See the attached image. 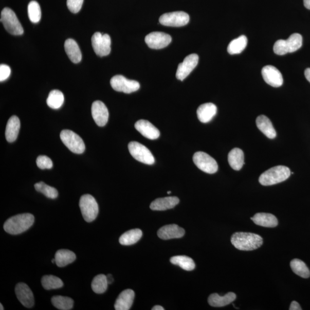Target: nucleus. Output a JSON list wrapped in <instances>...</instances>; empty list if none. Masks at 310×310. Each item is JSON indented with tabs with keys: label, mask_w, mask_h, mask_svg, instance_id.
<instances>
[{
	"label": "nucleus",
	"mask_w": 310,
	"mask_h": 310,
	"mask_svg": "<svg viewBox=\"0 0 310 310\" xmlns=\"http://www.w3.org/2000/svg\"><path fill=\"white\" fill-rule=\"evenodd\" d=\"M34 221V216L31 214H18L6 221L4 225V229L9 234H21L30 228Z\"/></svg>",
	"instance_id": "1"
},
{
	"label": "nucleus",
	"mask_w": 310,
	"mask_h": 310,
	"mask_svg": "<svg viewBox=\"0 0 310 310\" xmlns=\"http://www.w3.org/2000/svg\"><path fill=\"white\" fill-rule=\"evenodd\" d=\"M231 243L239 250L250 251L260 248L263 241L262 238L257 234L238 232L232 235Z\"/></svg>",
	"instance_id": "2"
},
{
	"label": "nucleus",
	"mask_w": 310,
	"mask_h": 310,
	"mask_svg": "<svg viewBox=\"0 0 310 310\" xmlns=\"http://www.w3.org/2000/svg\"><path fill=\"white\" fill-rule=\"evenodd\" d=\"M291 172L286 166H278L263 172L259 181L263 186H272L286 180Z\"/></svg>",
	"instance_id": "3"
},
{
	"label": "nucleus",
	"mask_w": 310,
	"mask_h": 310,
	"mask_svg": "<svg viewBox=\"0 0 310 310\" xmlns=\"http://www.w3.org/2000/svg\"><path fill=\"white\" fill-rule=\"evenodd\" d=\"M303 38L299 33L292 34L287 40L278 41L274 44L273 51L279 56L297 51L302 46Z\"/></svg>",
	"instance_id": "4"
},
{
	"label": "nucleus",
	"mask_w": 310,
	"mask_h": 310,
	"mask_svg": "<svg viewBox=\"0 0 310 310\" xmlns=\"http://www.w3.org/2000/svg\"><path fill=\"white\" fill-rule=\"evenodd\" d=\"M1 22L6 30L13 35H21L24 29L15 13L11 9L5 8L1 13Z\"/></svg>",
	"instance_id": "5"
},
{
	"label": "nucleus",
	"mask_w": 310,
	"mask_h": 310,
	"mask_svg": "<svg viewBox=\"0 0 310 310\" xmlns=\"http://www.w3.org/2000/svg\"><path fill=\"white\" fill-rule=\"evenodd\" d=\"M80 208L83 218L87 223L95 221L99 213V207L96 200L90 194L81 196L80 200Z\"/></svg>",
	"instance_id": "6"
},
{
	"label": "nucleus",
	"mask_w": 310,
	"mask_h": 310,
	"mask_svg": "<svg viewBox=\"0 0 310 310\" xmlns=\"http://www.w3.org/2000/svg\"><path fill=\"white\" fill-rule=\"evenodd\" d=\"M61 139L73 153L81 154L85 150V145L82 138L70 130H63L61 133Z\"/></svg>",
	"instance_id": "7"
},
{
	"label": "nucleus",
	"mask_w": 310,
	"mask_h": 310,
	"mask_svg": "<svg viewBox=\"0 0 310 310\" xmlns=\"http://www.w3.org/2000/svg\"><path fill=\"white\" fill-rule=\"evenodd\" d=\"M129 150L131 155L134 158L148 165L155 163V158L151 151L147 148L137 141H132L129 144Z\"/></svg>",
	"instance_id": "8"
},
{
	"label": "nucleus",
	"mask_w": 310,
	"mask_h": 310,
	"mask_svg": "<svg viewBox=\"0 0 310 310\" xmlns=\"http://www.w3.org/2000/svg\"><path fill=\"white\" fill-rule=\"evenodd\" d=\"M92 44L98 56H107L111 51V39L109 34L96 32L92 38Z\"/></svg>",
	"instance_id": "9"
},
{
	"label": "nucleus",
	"mask_w": 310,
	"mask_h": 310,
	"mask_svg": "<svg viewBox=\"0 0 310 310\" xmlns=\"http://www.w3.org/2000/svg\"><path fill=\"white\" fill-rule=\"evenodd\" d=\"M193 161L195 166L206 173L213 174L218 171V166L215 160L205 152H196Z\"/></svg>",
	"instance_id": "10"
},
{
	"label": "nucleus",
	"mask_w": 310,
	"mask_h": 310,
	"mask_svg": "<svg viewBox=\"0 0 310 310\" xmlns=\"http://www.w3.org/2000/svg\"><path fill=\"white\" fill-rule=\"evenodd\" d=\"M111 85L115 90L126 94L137 91L140 87V83L137 81L130 80L121 75L113 77L111 80Z\"/></svg>",
	"instance_id": "11"
},
{
	"label": "nucleus",
	"mask_w": 310,
	"mask_h": 310,
	"mask_svg": "<svg viewBox=\"0 0 310 310\" xmlns=\"http://www.w3.org/2000/svg\"><path fill=\"white\" fill-rule=\"evenodd\" d=\"M189 21V14L182 11L167 13L161 15L159 19V22L162 25L174 27L186 26Z\"/></svg>",
	"instance_id": "12"
},
{
	"label": "nucleus",
	"mask_w": 310,
	"mask_h": 310,
	"mask_svg": "<svg viewBox=\"0 0 310 310\" xmlns=\"http://www.w3.org/2000/svg\"><path fill=\"white\" fill-rule=\"evenodd\" d=\"M171 41L172 38L170 34L160 32L150 33L145 38L148 46L156 50L168 46Z\"/></svg>",
	"instance_id": "13"
},
{
	"label": "nucleus",
	"mask_w": 310,
	"mask_h": 310,
	"mask_svg": "<svg viewBox=\"0 0 310 310\" xmlns=\"http://www.w3.org/2000/svg\"><path fill=\"white\" fill-rule=\"evenodd\" d=\"M198 61L199 57L197 54L193 53L186 57L177 69L176 78L180 81H184L197 66Z\"/></svg>",
	"instance_id": "14"
},
{
	"label": "nucleus",
	"mask_w": 310,
	"mask_h": 310,
	"mask_svg": "<svg viewBox=\"0 0 310 310\" xmlns=\"http://www.w3.org/2000/svg\"><path fill=\"white\" fill-rule=\"evenodd\" d=\"M264 80L270 86L274 87L281 86L283 83L282 73L273 66H266L262 71Z\"/></svg>",
	"instance_id": "15"
},
{
	"label": "nucleus",
	"mask_w": 310,
	"mask_h": 310,
	"mask_svg": "<svg viewBox=\"0 0 310 310\" xmlns=\"http://www.w3.org/2000/svg\"><path fill=\"white\" fill-rule=\"evenodd\" d=\"M92 115L98 126H104L109 119V111L106 105L100 101L93 103Z\"/></svg>",
	"instance_id": "16"
},
{
	"label": "nucleus",
	"mask_w": 310,
	"mask_h": 310,
	"mask_svg": "<svg viewBox=\"0 0 310 310\" xmlns=\"http://www.w3.org/2000/svg\"><path fill=\"white\" fill-rule=\"evenodd\" d=\"M16 297L24 307L31 308L33 306L34 299L33 293L28 285L23 283H19L15 288Z\"/></svg>",
	"instance_id": "17"
},
{
	"label": "nucleus",
	"mask_w": 310,
	"mask_h": 310,
	"mask_svg": "<svg viewBox=\"0 0 310 310\" xmlns=\"http://www.w3.org/2000/svg\"><path fill=\"white\" fill-rule=\"evenodd\" d=\"M135 126L136 130L147 139L155 140L158 139L160 136V131L149 121H138L136 122Z\"/></svg>",
	"instance_id": "18"
},
{
	"label": "nucleus",
	"mask_w": 310,
	"mask_h": 310,
	"mask_svg": "<svg viewBox=\"0 0 310 310\" xmlns=\"http://www.w3.org/2000/svg\"><path fill=\"white\" fill-rule=\"evenodd\" d=\"M185 234V230L175 224L163 226L157 232L158 237L163 240L180 239L184 237Z\"/></svg>",
	"instance_id": "19"
},
{
	"label": "nucleus",
	"mask_w": 310,
	"mask_h": 310,
	"mask_svg": "<svg viewBox=\"0 0 310 310\" xmlns=\"http://www.w3.org/2000/svg\"><path fill=\"white\" fill-rule=\"evenodd\" d=\"M135 292L132 289H127L123 291L117 298L115 304L116 310H129L134 302Z\"/></svg>",
	"instance_id": "20"
},
{
	"label": "nucleus",
	"mask_w": 310,
	"mask_h": 310,
	"mask_svg": "<svg viewBox=\"0 0 310 310\" xmlns=\"http://www.w3.org/2000/svg\"><path fill=\"white\" fill-rule=\"evenodd\" d=\"M179 203V199L176 196H168V197L156 199L152 202L150 208L152 210L165 211L174 208Z\"/></svg>",
	"instance_id": "21"
},
{
	"label": "nucleus",
	"mask_w": 310,
	"mask_h": 310,
	"mask_svg": "<svg viewBox=\"0 0 310 310\" xmlns=\"http://www.w3.org/2000/svg\"><path fill=\"white\" fill-rule=\"evenodd\" d=\"M217 112V108L213 103H206L199 106L197 116L199 120L203 123H208L213 119Z\"/></svg>",
	"instance_id": "22"
},
{
	"label": "nucleus",
	"mask_w": 310,
	"mask_h": 310,
	"mask_svg": "<svg viewBox=\"0 0 310 310\" xmlns=\"http://www.w3.org/2000/svg\"><path fill=\"white\" fill-rule=\"evenodd\" d=\"M257 225L266 228H275L278 225V220L276 216L270 213H259L256 214L250 218Z\"/></svg>",
	"instance_id": "23"
},
{
	"label": "nucleus",
	"mask_w": 310,
	"mask_h": 310,
	"mask_svg": "<svg viewBox=\"0 0 310 310\" xmlns=\"http://www.w3.org/2000/svg\"><path fill=\"white\" fill-rule=\"evenodd\" d=\"M257 125L259 130L269 139H273L277 136L272 123L267 116H259L257 119Z\"/></svg>",
	"instance_id": "24"
},
{
	"label": "nucleus",
	"mask_w": 310,
	"mask_h": 310,
	"mask_svg": "<svg viewBox=\"0 0 310 310\" xmlns=\"http://www.w3.org/2000/svg\"><path fill=\"white\" fill-rule=\"evenodd\" d=\"M236 295L233 293H229L224 296H220L218 294L210 295L208 302L210 306L215 307H221L227 306L235 301Z\"/></svg>",
	"instance_id": "25"
},
{
	"label": "nucleus",
	"mask_w": 310,
	"mask_h": 310,
	"mask_svg": "<svg viewBox=\"0 0 310 310\" xmlns=\"http://www.w3.org/2000/svg\"><path fill=\"white\" fill-rule=\"evenodd\" d=\"M65 49L69 59L74 63H80L82 60V53L77 43L72 39H67Z\"/></svg>",
	"instance_id": "26"
},
{
	"label": "nucleus",
	"mask_w": 310,
	"mask_h": 310,
	"mask_svg": "<svg viewBox=\"0 0 310 310\" xmlns=\"http://www.w3.org/2000/svg\"><path fill=\"white\" fill-rule=\"evenodd\" d=\"M20 129H21V121L16 116H12L9 119L6 131V137L7 141L13 142L17 139Z\"/></svg>",
	"instance_id": "27"
},
{
	"label": "nucleus",
	"mask_w": 310,
	"mask_h": 310,
	"mask_svg": "<svg viewBox=\"0 0 310 310\" xmlns=\"http://www.w3.org/2000/svg\"><path fill=\"white\" fill-rule=\"evenodd\" d=\"M56 263L59 267H64L70 264L76 259V255L71 250L61 249L55 255Z\"/></svg>",
	"instance_id": "28"
},
{
	"label": "nucleus",
	"mask_w": 310,
	"mask_h": 310,
	"mask_svg": "<svg viewBox=\"0 0 310 310\" xmlns=\"http://www.w3.org/2000/svg\"><path fill=\"white\" fill-rule=\"evenodd\" d=\"M228 162L232 168L236 171H239L244 165V155L242 150L238 148L233 149L229 153Z\"/></svg>",
	"instance_id": "29"
},
{
	"label": "nucleus",
	"mask_w": 310,
	"mask_h": 310,
	"mask_svg": "<svg viewBox=\"0 0 310 310\" xmlns=\"http://www.w3.org/2000/svg\"><path fill=\"white\" fill-rule=\"evenodd\" d=\"M142 235V231L140 229H132L121 235L119 242L122 245L135 244L141 239Z\"/></svg>",
	"instance_id": "30"
},
{
	"label": "nucleus",
	"mask_w": 310,
	"mask_h": 310,
	"mask_svg": "<svg viewBox=\"0 0 310 310\" xmlns=\"http://www.w3.org/2000/svg\"><path fill=\"white\" fill-rule=\"evenodd\" d=\"M170 262L172 264L178 265L185 270H188V271H191L195 268L194 260L186 256H176V257H172Z\"/></svg>",
	"instance_id": "31"
},
{
	"label": "nucleus",
	"mask_w": 310,
	"mask_h": 310,
	"mask_svg": "<svg viewBox=\"0 0 310 310\" xmlns=\"http://www.w3.org/2000/svg\"><path fill=\"white\" fill-rule=\"evenodd\" d=\"M248 44V39L244 35L241 36L234 39L231 42L228 47V52L231 55L239 54L242 52Z\"/></svg>",
	"instance_id": "32"
},
{
	"label": "nucleus",
	"mask_w": 310,
	"mask_h": 310,
	"mask_svg": "<svg viewBox=\"0 0 310 310\" xmlns=\"http://www.w3.org/2000/svg\"><path fill=\"white\" fill-rule=\"evenodd\" d=\"M64 100L65 98L62 92L58 90H52L47 98V105L53 110L60 109L63 104Z\"/></svg>",
	"instance_id": "33"
},
{
	"label": "nucleus",
	"mask_w": 310,
	"mask_h": 310,
	"mask_svg": "<svg viewBox=\"0 0 310 310\" xmlns=\"http://www.w3.org/2000/svg\"><path fill=\"white\" fill-rule=\"evenodd\" d=\"M290 266L293 271L297 275L304 279L310 277V271L306 264L303 261L295 259L290 263Z\"/></svg>",
	"instance_id": "34"
},
{
	"label": "nucleus",
	"mask_w": 310,
	"mask_h": 310,
	"mask_svg": "<svg viewBox=\"0 0 310 310\" xmlns=\"http://www.w3.org/2000/svg\"><path fill=\"white\" fill-rule=\"evenodd\" d=\"M109 284L107 283L106 276L100 274L96 276L93 279L92 283L93 291L98 294L104 293L107 288Z\"/></svg>",
	"instance_id": "35"
},
{
	"label": "nucleus",
	"mask_w": 310,
	"mask_h": 310,
	"mask_svg": "<svg viewBox=\"0 0 310 310\" xmlns=\"http://www.w3.org/2000/svg\"><path fill=\"white\" fill-rule=\"evenodd\" d=\"M42 286L47 290L59 289L63 286L62 280L55 276L45 275L42 279Z\"/></svg>",
	"instance_id": "36"
},
{
	"label": "nucleus",
	"mask_w": 310,
	"mask_h": 310,
	"mask_svg": "<svg viewBox=\"0 0 310 310\" xmlns=\"http://www.w3.org/2000/svg\"><path fill=\"white\" fill-rule=\"evenodd\" d=\"M51 302L54 307L61 310H70L73 307V300L68 297L55 296L51 299Z\"/></svg>",
	"instance_id": "37"
},
{
	"label": "nucleus",
	"mask_w": 310,
	"mask_h": 310,
	"mask_svg": "<svg viewBox=\"0 0 310 310\" xmlns=\"http://www.w3.org/2000/svg\"><path fill=\"white\" fill-rule=\"evenodd\" d=\"M34 189L39 193H41L50 199H56L58 196V191L53 187L48 186L43 181L38 182L34 185Z\"/></svg>",
	"instance_id": "38"
},
{
	"label": "nucleus",
	"mask_w": 310,
	"mask_h": 310,
	"mask_svg": "<svg viewBox=\"0 0 310 310\" xmlns=\"http://www.w3.org/2000/svg\"><path fill=\"white\" fill-rule=\"evenodd\" d=\"M28 17L33 23H38L40 22L42 16L40 6L36 1H32L28 4Z\"/></svg>",
	"instance_id": "39"
},
{
	"label": "nucleus",
	"mask_w": 310,
	"mask_h": 310,
	"mask_svg": "<svg viewBox=\"0 0 310 310\" xmlns=\"http://www.w3.org/2000/svg\"><path fill=\"white\" fill-rule=\"evenodd\" d=\"M37 165L39 168L42 170L51 169L53 167L51 159L45 155L38 156L37 159Z\"/></svg>",
	"instance_id": "40"
},
{
	"label": "nucleus",
	"mask_w": 310,
	"mask_h": 310,
	"mask_svg": "<svg viewBox=\"0 0 310 310\" xmlns=\"http://www.w3.org/2000/svg\"><path fill=\"white\" fill-rule=\"evenodd\" d=\"M84 0H67V6L70 11L77 13L80 11Z\"/></svg>",
	"instance_id": "41"
},
{
	"label": "nucleus",
	"mask_w": 310,
	"mask_h": 310,
	"mask_svg": "<svg viewBox=\"0 0 310 310\" xmlns=\"http://www.w3.org/2000/svg\"><path fill=\"white\" fill-rule=\"evenodd\" d=\"M11 74V69L6 65L2 64L0 66V81L3 82L7 80Z\"/></svg>",
	"instance_id": "42"
},
{
	"label": "nucleus",
	"mask_w": 310,
	"mask_h": 310,
	"mask_svg": "<svg viewBox=\"0 0 310 310\" xmlns=\"http://www.w3.org/2000/svg\"><path fill=\"white\" fill-rule=\"evenodd\" d=\"M290 310H301L302 308L299 304L296 301H293L289 307Z\"/></svg>",
	"instance_id": "43"
},
{
	"label": "nucleus",
	"mask_w": 310,
	"mask_h": 310,
	"mask_svg": "<svg viewBox=\"0 0 310 310\" xmlns=\"http://www.w3.org/2000/svg\"><path fill=\"white\" fill-rule=\"evenodd\" d=\"M304 76L307 80L310 83V68L306 69V70L304 71Z\"/></svg>",
	"instance_id": "44"
},
{
	"label": "nucleus",
	"mask_w": 310,
	"mask_h": 310,
	"mask_svg": "<svg viewBox=\"0 0 310 310\" xmlns=\"http://www.w3.org/2000/svg\"><path fill=\"white\" fill-rule=\"evenodd\" d=\"M106 278H107L108 284H112L113 283V278L112 275H111V274L107 275L106 276Z\"/></svg>",
	"instance_id": "45"
},
{
	"label": "nucleus",
	"mask_w": 310,
	"mask_h": 310,
	"mask_svg": "<svg viewBox=\"0 0 310 310\" xmlns=\"http://www.w3.org/2000/svg\"><path fill=\"white\" fill-rule=\"evenodd\" d=\"M303 2L304 7L310 10V0H303Z\"/></svg>",
	"instance_id": "46"
},
{
	"label": "nucleus",
	"mask_w": 310,
	"mask_h": 310,
	"mask_svg": "<svg viewBox=\"0 0 310 310\" xmlns=\"http://www.w3.org/2000/svg\"><path fill=\"white\" fill-rule=\"evenodd\" d=\"M152 310H165V308L163 307L159 306V305H157V306H155L153 308H152Z\"/></svg>",
	"instance_id": "47"
},
{
	"label": "nucleus",
	"mask_w": 310,
	"mask_h": 310,
	"mask_svg": "<svg viewBox=\"0 0 310 310\" xmlns=\"http://www.w3.org/2000/svg\"><path fill=\"white\" fill-rule=\"evenodd\" d=\"M0 307H1V308H0V309H1V310H4V307L3 306V305H2V303L0 304Z\"/></svg>",
	"instance_id": "48"
},
{
	"label": "nucleus",
	"mask_w": 310,
	"mask_h": 310,
	"mask_svg": "<svg viewBox=\"0 0 310 310\" xmlns=\"http://www.w3.org/2000/svg\"><path fill=\"white\" fill-rule=\"evenodd\" d=\"M52 263H56V259L55 258H54L52 260Z\"/></svg>",
	"instance_id": "49"
},
{
	"label": "nucleus",
	"mask_w": 310,
	"mask_h": 310,
	"mask_svg": "<svg viewBox=\"0 0 310 310\" xmlns=\"http://www.w3.org/2000/svg\"><path fill=\"white\" fill-rule=\"evenodd\" d=\"M167 194H171V191H168V192H167Z\"/></svg>",
	"instance_id": "50"
}]
</instances>
